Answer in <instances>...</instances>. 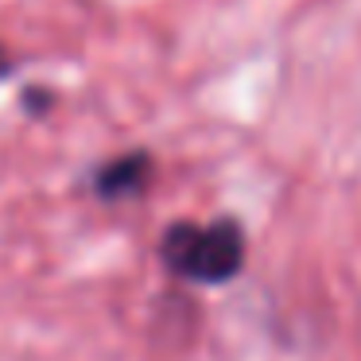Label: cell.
Masks as SVG:
<instances>
[{"label": "cell", "instance_id": "6da1fadb", "mask_svg": "<svg viewBox=\"0 0 361 361\" xmlns=\"http://www.w3.org/2000/svg\"><path fill=\"white\" fill-rule=\"evenodd\" d=\"M159 257L190 283H229L245 264V233L233 218H221L214 226L175 221L159 241Z\"/></svg>", "mask_w": 361, "mask_h": 361}, {"label": "cell", "instance_id": "7a4b0ae2", "mask_svg": "<svg viewBox=\"0 0 361 361\" xmlns=\"http://www.w3.org/2000/svg\"><path fill=\"white\" fill-rule=\"evenodd\" d=\"M152 179V159L144 152H128V156L105 164L94 175V195L97 198H133L148 187Z\"/></svg>", "mask_w": 361, "mask_h": 361}, {"label": "cell", "instance_id": "3957f363", "mask_svg": "<svg viewBox=\"0 0 361 361\" xmlns=\"http://www.w3.org/2000/svg\"><path fill=\"white\" fill-rule=\"evenodd\" d=\"M0 63H4V59H0Z\"/></svg>", "mask_w": 361, "mask_h": 361}]
</instances>
